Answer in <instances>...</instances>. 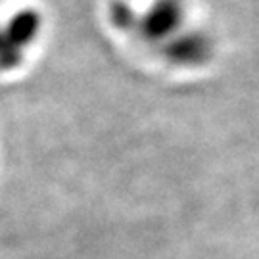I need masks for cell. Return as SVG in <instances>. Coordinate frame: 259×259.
<instances>
[{"label": "cell", "instance_id": "3", "mask_svg": "<svg viewBox=\"0 0 259 259\" xmlns=\"http://www.w3.org/2000/svg\"><path fill=\"white\" fill-rule=\"evenodd\" d=\"M4 25L8 29L10 37L14 38V42L25 52L37 40L40 27H42V18L37 10L23 8L18 10L14 16H10V19Z\"/></svg>", "mask_w": 259, "mask_h": 259}, {"label": "cell", "instance_id": "4", "mask_svg": "<svg viewBox=\"0 0 259 259\" xmlns=\"http://www.w3.org/2000/svg\"><path fill=\"white\" fill-rule=\"evenodd\" d=\"M25 52L10 37L6 25H0V71L16 69L23 62Z\"/></svg>", "mask_w": 259, "mask_h": 259}, {"label": "cell", "instance_id": "1", "mask_svg": "<svg viewBox=\"0 0 259 259\" xmlns=\"http://www.w3.org/2000/svg\"><path fill=\"white\" fill-rule=\"evenodd\" d=\"M185 0H154L137 21V29L148 42H163L179 35L185 21Z\"/></svg>", "mask_w": 259, "mask_h": 259}, {"label": "cell", "instance_id": "2", "mask_svg": "<svg viewBox=\"0 0 259 259\" xmlns=\"http://www.w3.org/2000/svg\"><path fill=\"white\" fill-rule=\"evenodd\" d=\"M163 54L171 64L194 67L205 64L213 54V42L202 31H181L167 40Z\"/></svg>", "mask_w": 259, "mask_h": 259}]
</instances>
